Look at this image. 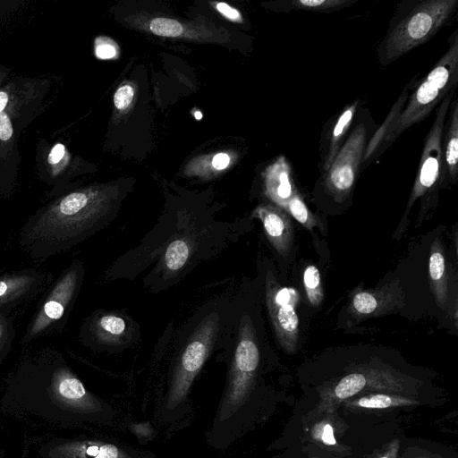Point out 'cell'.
<instances>
[{
    "instance_id": "obj_20",
    "label": "cell",
    "mask_w": 458,
    "mask_h": 458,
    "mask_svg": "<svg viewBox=\"0 0 458 458\" xmlns=\"http://www.w3.org/2000/svg\"><path fill=\"white\" fill-rule=\"evenodd\" d=\"M356 0H292L290 9L328 13L346 8Z\"/></svg>"
},
{
    "instance_id": "obj_7",
    "label": "cell",
    "mask_w": 458,
    "mask_h": 458,
    "mask_svg": "<svg viewBox=\"0 0 458 458\" xmlns=\"http://www.w3.org/2000/svg\"><path fill=\"white\" fill-rule=\"evenodd\" d=\"M84 276V267L73 260L50 283L28 323L21 343L30 344L38 337L60 333L79 294Z\"/></svg>"
},
{
    "instance_id": "obj_2",
    "label": "cell",
    "mask_w": 458,
    "mask_h": 458,
    "mask_svg": "<svg viewBox=\"0 0 458 458\" xmlns=\"http://www.w3.org/2000/svg\"><path fill=\"white\" fill-rule=\"evenodd\" d=\"M109 211L108 200L98 192H71L23 223L19 246L35 262H45L96 233Z\"/></svg>"
},
{
    "instance_id": "obj_22",
    "label": "cell",
    "mask_w": 458,
    "mask_h": 458,
    "mask_svg": "<svg viewBox=\"0 0 458 458\" xmlns=\"http://www.w3.org/2000/svg\"><path fill=\"white\" fill-rule=\"evenodd\" d=\"M303 285L310 304L318 306L323 300V288L320 273L316 266L309 265L304 269Z\"/></svg>"
},
{
    "instance_id": "obj_19",
    "label": "cell",
    "mask_w": 458,
    "mask_h": 458,
    "mask_svg": "<svg viewBox=\"0 0 458 458\" xmlns=\"http://www.w3.org/2000/svg\"><path fill=\"white\" fill-rule=\"evenodd\" d=\"M418 76L413 78L404 87L401 95L392 106L391 110L389 111L386 118L385 119L381 126L375 131L371 139L367 142L363 154L362 165H364L366 161L371 159L372 157L377 152L379 151L386 135L388 134L392 127L394 125V123L397 122L401 113L403 112L404 106L408 100V98L416 84Z\"/></svg>"
},
{
    "instance_id": "obj_25",
    "label": "cell",
    "mask_w": 458,
    "mask_h": 458,
    "mask_svg": "<svg viewBox=\"0 0 458 458\" xmlns=\"http://www.w3.org/2000/svg\"><path fill=\"white\" fill-rule=\"evenodd\" d=\"M189 247L183 241H175L170 244L165 255V267L172 270L181 268L189 257Z\"/></svg>"
},
{
    "instance_id": "obj_15",
    "label": "cell",
    "mask_w": 458,
    "mask_h": 458,
    "mask_svg": "<svg viewBox=\"0 0 458 458\" xmlns=\"http://www.w3.org/2000/svg\"><path fill=\"white\" fill-rule=\"evenodd\" d=\"M359 106L360 100L356 99L347 105L330 123V127L321 141L320 167L322 174L329 168L345 141Z\"/></svg>"
},
{
    "instance_id": "obj_33",
    "label": "cell",
    "mask_w": 458,
    "mask_h": 458,
    "mask_svg": "<svg viewBox=\"0 0 458 458\" xmlns=\"http://www.w3.org/2000/svg\"><path fill=\"white\" fill-rule=\"evenodd\" d=\"M65 153L64 146L61 143L56 144L51 150L48 162L52 165L57 164Z\"/></svg>"
},
{
    "instance_id": "obj_3",
    "label": "cell",
    "mask_w": 458,
    "mask_h": 458,
    "mask_svg": "<svg viewBox=\"0 0 458 458\" xmlns=\"http://www.w3.org/2000/svg\"><path fill=\"white\" fill-rule=\"evenodd\" d=\"M260 353L255 330L243 316L214 418L205 432L208 445L225 451L254 424Z\"/></svg>"
},
{
    "instance_id": "obj_34",
    "label": "cell",
    "mask_w": 458,
    "mask_h": 458,
    "mask_svg": "<svg viewBox=\"0 0 458 458\" xmlns=\"http://www.w3.org/2000/svg\"><path fill=\"white\" fill-rule=\"evenodd\" d=\"M230 162V157L225 153L216 154L212 159V165L216 170H222L228 166Z\"/></svg>"
},
{
    "instance_id": "obj_23",
    "label": "cell",
    "mask_w": 458,
    "mask_h": 458,
    "mask_svg": "<svg viewBox=\"0 0 458 458\" xmlns=\"http://www.w3.org/2000/svg\"><path fill=\"white\" fill-rule=\"evenodd\" d=\"M284 211L308 229L316 225V219L309 210L299 192H296L287 202Z\"/></svg>"
},
{
    "instance_id": "obj_5",
    "label": "cell",
    "mask_w": 458,
    "mask_h": 458,
    "mask_svg": "<svg viewBox=\"0 0 458 458\" xmlns=\"http://www.w3.org/2000/svg\"><path fill=\"white\" fill-rule=\"evenodd\" d=\"M458 0H408L401 2L377 47L381 65L386 66L426 43L449 24Z\"/></svg>"
},
{
    "instance_id": "obj_26",
    "label": "cell",
    "mask_w": 458,
    "mask_h": 458,
    "mask_svg": "<svg viewBox=\"0 0 458 458\" xmlns=\"http://www.w3.org/2000/svg\"><path fill=\"white\" fill-rule=\"evenodd\" d=\"M149 29L154 34L163 37H178L183 31L178 21L161 17L152 20Z\"/></svg>"
},
{
    "instance_id": "obj_6",
    "label": "cell",
    "mask_w": 458,
    "mask_h": 458,
    "mask_svg": "<svg viewBox=\"0 0 458 458\" xmlns=\"http://www.w3.org/2000/svg\"><path fill=\"white\" fill-rule=\"evenodd\" d=\"M458 81V30L448 38V48L423 79H418L397 122L386 135L381 149L413 124L424 120Z\"/></svg>"
},
{
    "instance_id": "obj_16",
    "label": "cell",
    "mask_w": 458,
    "mask_h": 458,
    "mask_svg": "<svg viewBox=\"0 0 458 458\" xmlns=\"http://www.w3.org/2000/svg\"><path fill=\"white\" fill-rule=\"evenodd\" d=\"M265 192L276 206L284 210L290 199L298 192L293 169L284 156H279L265 172Z\"/></svg>"
},
{
    "instance_id": "obj_10",
    "label": "cell",
    "mask_w": 458,
    "mask_h": 458,
    "mask_svg": "<svg viewBox=\"0 0 458 458\" xmlns=\"http://www.w3.org/2000/svg\"><path fill=\"white\" fill-rule=\"evenodd\" d=\"M40 458H157L150 450L98 437H56L38 449Z\"/></svg>"
},
{
    "instance_id": "obj_37",
    "label": "cell",
    "mask_w": 458,
    "mask_h": 458,
    "mask_svg": "<svg viewBox=\"0 0 458 458\" xmlns=\"http://www.w3.org/2000/svg\"><path fill=\"white\" fill-rule=\"evenodd\" d=\"M194 116L197 120H200L202 118V114L199 111H196L194 113Z\"/></svg>"
},
{
    "instance_id": "obj_31",
    "label": "cell",
    "mask_w": 458,
    "mask_h": 458,
    "mask_svg": "<svg viewBox=\"0 0 458 458\" xmlns=\"http://www.w3.org/2000/svg\"><path fill=\"white\" fill-rule=\"evenodd\" d=\"M13 134V127L8 115L1 112L0 113V140H7Z\"/></svg>"
},
{
    "instance_id": "obj_28",
    "label": "cell",
    "mask_w": 458,
    "mask_h": 458,
    "mask_svg": "<svg viewBox=\"0 0 458 458\" xmlns=\"http://www.w3.org/2000/svg\"><path fill=\"white\" fill-rule=\"evenodd\" d=\"M96 55L100 59H111L117 55V47L107 38H98L96 40Z\"/></svg>"
},
{
    "instance_id": "obj_35",
    "label": "cell",
    "mask_w": 458,
    "mask_h": 458,
    "mask_svg": "<svg viewBox=\"0 0 458 458\" xmlns=\"http://www.w3.org/2000/svg\"><path fill=\"white\" fill-rule=\"evenodd\" d=\"M322 440L326 445H333L335 444L333 428L329 424L325 425L323 428Z\"/></svg>"
},
{
    "instance_id": "obj_12",
    "label": "cell",
    "mask_w": 458,
    "mask_h": 458,
    "mask_svg": "<svg viewBox=\"0 0 458 458\" xmlns=\"http://www.w3.org/2000/svg\"><path fill=\"white\" fill-rule=\"evenodd\" d=\"M52 276L35 267H27L0 275V312L35 298L52 282Z\"/></svg>"
},
{
    "instance_id": "obj_18",
    "label": "cell",
    "mask_w": 458,
    "mask_h": 458,
    "mask_svg": "<svg viewBox=\"0 0 458 458\" xmlns=\"http://www.w3.org/2000/svg\"><path fill=\"white\" fill-rule=\"evenodd\" d=\"M428 278L437 303L443 310H445L448 299V276L445 256L438 238L431 244Z\"/></svg>"
},
{
    "instance_id": "obj_29",
    "label": "cell",
    "mask_w": 458,
    "mask_h": 458,
    "mask_svg": "<svg viewBox=\"0 0 458 458\" xmlns=\"http://www.w3.org/2000/svg\"><path fill=\"white\" fill-rule=\"evenodd\" d=\"M134 97V89L130 85H123L120 87L114 96V103L115 107L118 110L126 109L129 105L131 103Z\"/></svg>"
},
{
    "instance_id": "obj_1",
    "label": "cell",
    "mask_w": 458,
    "mask_h": 458,
    "mask_svg": "<svg viewBox=\"0 0 458 458\" xmlns=\"http://www.w3.org/2000/svg\"><path fill=\"white\" fill-rule=\"evenodd\" d=\"M0 412L61 428L118 422L115 408L88 390L63 354L49 347L25 356L5 379Z\"/></svg>"
},
{
    "instance_id": "obj_36",
    "label": "cell",
    "mask_w": 458,
    "mask_h": 458,
    "mask_svg": "<svg viewBox=\"0 0 458 458\" xmlns=\"http://www.w3.org/2000/svg\"><path fill=\"white\" fill-rule=\"evenodd\" d=\"M8 101V96L5 92L0 91V113L3 112Z\"/></svg>"
},
{
    "instance_id": "obj_24",
    "label": "cell",
    "mask_w": 458,
    "mask_h": 458,
    "mask_svg": "<svg viewBox=\"0 0 458 458\" xmlns=\"http://www.w3.org/2000/svg\"><path fill=\"white\" fill-rule=\"evenodd\" d=\"M366 385V377L360 373H352L343 377L335 388L339 399H346L359 393Z\"/></svg>"
},
{
    "instance_id": "obj_27",
    "label": "cell",
    "mask_w": 458,
    "mask_h": 458,
    "mask_svg": "<svg viewBox=\"0 0 458 458\" xmlns=\"http://www.w3.org/2000/svg\"><path fill=\"white\" fill-rule=\"evenodd\" d=\"M129 428L142 445L153 440L156 437L157 431L149 421L132 422L129 425Z\"/></svg>"
},
{
    "instance_id": "obj_14",
    "label": "cell",
    "mask_w": 458,
    "mask_h": 458,
    "mask_svg": "<svg viewBox=\"0 0 458 458\" xmlns=\"http://www.w3.org/2000/svg\"><path fill=\"white\" fill-rule=\"evenodd\" d=\"M403 304V294L397 283L373 292L360 291L352 300V311L358 316H377Z\"/></svg>"
},
{
    "instance_id": "obj_13",
    "label": "cell",
    "mask_w": 458,
    "mask_h": 458,
    "mask_svg": "<svg viewBox=\"0 0 458 458\" xmlns=\"http://www.w3.org/2000/svg\"><path fill=\"white\" fill-rule=\"evenodd\" d=\"M254 216L259 218L265 233L282 256L285 257L290 251L293 230L286 212L276 205H261L254 211Z\"/></svg>"
},
{
    "instance_id": "obj_21",
    "label": "cell",
    "mask_w": 458,
    "mask_h": 458,
    "mask_svg": "<svg viewBox=\"0 0 458 458\" xmlns=\"http://www.w3.org/2000/svg\"><path fill=\"white\" fill-rule=\"evenodd\" d=\"M14 337V317L11 311L0 312V368L12 350Z\"/></svg>"
},
{
    "instance_id": "obj_4",
    "label": "cell",
    "mask_w": 458,
    "mask_h": 458,
    "mask_svg": "<svg viewBox=\"0 0 458 458\" xmlns=\"http://www.w3.org/2000/svg\"><path fill=\"white\" fill-rule=\"evenodd\" d=\"M220 328L216 313L205 317L177 357L156 408V418L167 430L175 429L190 416V395L195 379L211 354Z\"/></svg>"
},
{
    "instance_id": "obj_30",
    "label": "cell",
    "mask_w": 458,
    "mask_h": 458,
    "mask_svg": "<svg viewBox=\"0 0 458 458\" xmlns=\"http://www.w3.org/2000/svg\"><path fill=\"white\" fill-rule=\"evenodd\" d=\"M392 403V399L386 394H376L368 398H361L358 404L364 408H386Z\"/></svg>"
},
{
    "instance_id": "obj_11",
    "label": "cell",
    "mask_w": 458,
    "mask_h": 458,
    "mask_svg": "<svg viewBox=\"0 0 458 458\" xmlns=\"http://www.w3.org/2000/svg\"><path fill=\"white\" fill-rule=\"evenodd\" d=\"M266 303L277 341L287 352H293L299 338V318L295 310L297 293L282 286L273 273L265 279Z\"/></svg>"
},
{
    "instance_id": "obj_32",
    "label": "cell",
    "mask_w": 458,
    "mask_h": 458,
    "mask_svg": "<svg viewBox=\"0 0 458 458\" xmlns=\"http://www.w3.org/2000/svg\"><path fill=\"white\" fill-rule=\"evenodd\" d=\"M216 10L230 20L241 21V13L225 3H216Z\"/></svg>"
},
{
    "instance_id": "obj_9",
    "label": "cell",
    "mask_w": 458,
    "mask_h": 458,
    "mask_svg": "<svg viewBox=\"0 0 458 458\" xmlns=\"http://www.w3.org/2000/svg\"><path fill=\"white\" fill-rule=\"evenodd\" d=\"M455 91L456 89H453L437 106L433 124L425 140L406 213L419 198L431 192L436 186L442 183V136L447 112Z\"/></svg>"
},
{
    "instance_id": "obj_8",
    "label": "cell",
    "mask_w": 458,
    "mask_h": 458,
    "mask_svg": "<svg viewBox=\"0 0 458 458\" xmlns=\"http://www.w3.org/2000/svg\"><path fill=\"white\" fill-rule=\"evenodd\" d=\"M367 139L365 123L356 124L329 168L322 174V185L334 200L342 202L351 194L362 165Z\"/></svg>"
},
{
    "instance_id": "obj_17",
    "label": "cell",
    "mask_w": 458,
    "mask_h": 458,
    "mask_svg": "<svg viewBox=\"0 0 458 458\" xmlns=\"http://www.w3.org/2000/svg\"><path fill=\"white\" fill-rule=\"evenodd\" d=\"M442 136L443 178L455 182L458 174V99L454 98Z\"/></svg>"
},
{
    "instance_id": "obj_38",
    "label": "cell",
    "mask_w": 458,
    "mask_h": 458,
    "mask_svg": "<svg viewBox=\"0 0 458 458\" xmlns=\"http://www.w3.org/2000/svg\"><path fill=\"white\" fill-rule=\"evenodd\" d=\"M380 458H387V457H386V456H382V457H380Z\"/></svg>"
}]
</instances>
